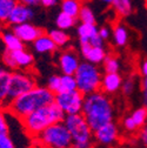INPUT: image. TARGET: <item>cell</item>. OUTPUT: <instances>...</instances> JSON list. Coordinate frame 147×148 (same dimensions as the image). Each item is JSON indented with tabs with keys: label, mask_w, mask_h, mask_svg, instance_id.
Returning <instances> with one entry per match:
<instances>
[{
	"label": "cell",
	"mask_w": 147,
	"mask_h": 148,
	"mask_svg": "<svg viewBox=\"0 0 147 148\" xmlns=\"http://www.w3.org/2000/svg\"><path fill=\"white\" fill-rule=\"evenodd\" d=\"M54 99H56V94L47 86H35L31 90L11 100L6 105V108L15 118L23 120L34 110L54 102Z\"/></svg>",
	"instance_id": "cell-1"
},
{
	"label": "cell",
	"mask_w": 147,
	"mask_h": 148,
	"mask_svg": "<svg viewBox=\"0 0 147 148\" xmlns=\"http://www.w3.org/2000/svg\"><path fill=\"white\" fill-rule=\"evenodd\" d=\"M81 113L94 132L105 123L113 121L114 107L111 99L108 98V94L97 90L94 93L85 95Z\"/></svg>",
	"instance_id": "cell-2"
},
{
	"label": "cell",
	"mask_w": 147,
	"mask_h": 148,
	"mask_svg": "<svg viewBox=\"0 0 147 148\" xmlns=\"http://www.w3.org/2000/svg\"><path fill=\"white\" fill-rule=\"evenodd\" d=\"M65 116L66 114L64 113V110L56 102H52L28 114L21 120V122L25 132L30 136L35 138L48 126L59 121H64Z\"/></svg>",
	"instance_id": "cell-3"
},
{
	"label": "cell",
	"mask_w": 147,
	"mask_h": 148,
	"mask_svg": "<svg viewBox=\"0 0 147 148\" xmlns=\"http://www.w3.org/2000/svg\"><path fill=\"white\" fill-rule=\"evenodd\" d=\"M33 139L39 148H73L71 133L64 121L48 126Z\"/></svg>",
	"instance_id": "cell-4"
},
{
	"label": "cell",
	"mask_w": 147,
	"mask_h": 148,
	"mask_svg": "<svg viewBox=\"0 0 147 148\" xmlns=\"http://www.w3.org/2000/svg\"><path fill=\"white\" fill-rule=\"evenodd\" d=\"M64 122L71 133L73 148H93L94 132L82 113L66 115Z\"/></svg>",
	"instance_id": "cell-5"
},
{
	"label": "cell",
	"mask_w": 147,
	"mask_h": 148,
	"mask_svg": "<svg viewBox=\"0 0 147 148\" xmlns=\"http://www.w3.org/2000/svg\"><path fill=\"white\" fill-rule=\"evenodd\" d=\"M74 77L77 80V87L84 95L100 90L102 73L98 65L88 61L80 62Z\"/></svg>",
	"instance_id": "cell-6"
},
{
	"label": "cell",
	"mask_w": 147,
	"mask_h": 148,
	"mask_svg": "<svg viewBox=\"0 0 147 148\" xmlns=\"http://www.w3.org/2000/svg\"><path fill=\"white\" fill-rule=\"evenodd\" d=\"M84 99L85 95L81 93L79 89L74 90H67V92H61V93L56 94V102L66 115L69 114H78L81 113L82 106H84Z\"/></svg>",
	"instance_id": "cell-7"
},
{
	"label": "cell",
	"mask_w": 147,
	"mask_h": 148,
	"mask_svg": "<svg viewBox=\"0 0 147 148\" xmlns=\"http://www.w3.org/2000/svg\"><path fill=\"white\" fill-rule=\"evenodd\" d=\"M36 86L35 79L31 73L26 71H16L12 72L10 90H8V102L19 95L26 93ZM7 102V103H8Z\"/></svg>",
	"instance_id": "cell-8"
},
{
	"label": "cell",
	"mask_w": 147,
	"mask_h": 148,
	"mask_svg": "<svg viewBox=\"0 0 147 148\" xmlns=\"http://www.w3.org/2000/svg\"><path fill=\"white\" fill-rule=\"evenodd\" d=\"M119 136H120L119 127L113 121L105 123L104 126L99 127L97 131H94V140L105 147L112 146L115 142H118Z\"/></svg>",
	"instance_id": "cell-9"
},
{
	"label": "cell",
	"mask_w": 147,
	"mask_h": 148,
	"mask_svg": "<svg viewBox=\"0 0 147 148\" xmlns=\"http://www.w3.org/2000/svg\"><path fill=\"white\" fill-rule=\"evenodd\" d=\"M80 44H91L93 46H104V39L99 35V29L95 24L81 23L77 29Z\"/></svg>",
	"instance_id": "cell-10"
},
{
	"label": "cell",
	"mask_w": 147,
	"mask_h": 148,
	"mask_svg": "<svg viewBox=\"0 0 147 148\" xmlns=\"http://www.w3.org/2000/svg\"><path fill=\"white\" fill-rule=\"evenodd\" d=\"M80 65L79 55L74 49H65L60 53L58 58V66L63 74L74 75Z\"/></svg>",
	"instance_id": "cell-11"
},
{
	"label": "cell",
	"mask_w": 147,
	"mask_h": 148,
	"mask_svg": "<svg viewBox=\"0 0 147 148\" xmlns=\"http://www.w3.org/2000/svg\"><path fill=\"white\" fill-rule=\"evenodd\" d=\"M12 31L19 36L23 42H32V44L34 40L38 39L41 34H44V31L40 27L31 24L30 21L13 26Z\"/></svg>",
	"instance_id": "cell-12"
},
{
	"label": "cell",
	"mask_w": 147,
	"mask_h": 148,
	"mask_svg": "<svg viewBox=\"0 0 147 148\" xmlns=\"http://www.w3.org/2000/svg\"><path fill=\"white\" fill-rule=\"evenodd\" d=\"M80 53L85 61L95 65L102 64L108 54L104 46H93L91 44H80Z\"/></svg>",
	"instance_id": "cell-13"
},
{
	"label": "cell",
	"mask_w": 147,
	"mask_h": 148,
	"mask_svg": "<svg viewBox=\"0 0 147 148\" xmlns=\"http://www.w3.org/2000/svg\"><path fill=\"white\" fill-rule=\"evenodd\" d=\"M33 16H34V12L30 6L18 3L15 5V7L13 8V11L11 12L7 23L11 26H15V25H19V24L31 21L33 19Z\"/></svg>",
	"instance_id": "cell-14"
},
{
	"label": "cell",
	"mask_w": 147,
	"mask_h": 148,
	"mask_svg": "<svg viewBox=\"0 0 147 148\" xmlns=\"http://www.w3.org/2000/svg\"><path fill=\"white\" fill-rule=\"evenodd\" d=\"M122 78L119 73H105L102 74L100 90L106 94H114L121 89Z\"/></svg>",
	"instance_id": "cell-15"
},
{
	"label": "cell",
	"mask_w": 147,
	"mask_h": 148,
	"mask_svg": "<svg viewBox=\"0 0 147 148\" xmlns=\"http://www.w3.org/2000/svg\"><path fill=\"white\" fill-rule=\"evenodd\" d=\"M12 55L14 58V61H15L18 69L27 71V69L32 68L33 62H34V58H33V55L28 51H26L25 48L12 52Z\"/></svg>",
	"instance_id": "cell-16"
},
{
	"label": "cell",
	"mask_w": 147,
	"mask_h": 148,
	"mask_svg": "<svg viewBox=\"0 0 147 148\" xmlns=\"http://www.w3.org/2000/svg\"><path fill=\"white\" fill-rule=\"evenodd\" d=\"M0 38H1V41H3L6 51L14 52V51L24 48V42L20 40V38L13 31H5L4 29L1 33H0Z\"/></svg>",
	"instance_id": "cell-17"
},
{
	"label": "cell",
	"mask_w": 147,
	"mask_h": 148,
	"mask_svg": "<svg viewBox=\"0 0 147 148\" xmlns=\"http://www.w3.org/2000/svg\"><path fill=\"white\" fill-rule=\"evenodd\" d=\"M12 72L6 67H0V102L7 105L8 102V90L11 82Z\"/></svg>",
	"instance_id": "cell-18"
},
{
	"label": "cell",
	"mask_w": 147,
	"mask_h": 148,
	"mask_svg": "<svg viewBox=\"0 0 147 148\" xmlns=\"http://www.w3.org/2000/svg\"><path fill=\"white\" fill-rule=\"evenodd\" d=\"M33 48L36 53L46 54V53H53L58 47L52 40V38L48 34H41L36 40L33 41Z\"/></svg>",
	"instance_id": "cell-19"
},
{
	"label": "cell",
	"mask_w": 147,
	"mask_h": 148,
	"mask_svg": "<svg viewBox=\"0 0 147 148\" xmlns=\"http://www.w3.org/2000/svg\"><path fill=\"white\" fill-rule=\"evenodd\" d=\"M112 39L117 47H125L130 39V33H128L127 27L122 24H115L112 29Z\"/></svg>",
	"instance_id": "cell-20"
},
{
	"label": "cell",
	"mask_w": 147,
	"mask_h": 148,
	"mask_svg": "<svg viewBox=\"0 0 147 148\" xmlns=\"http://www.w3.org/2000/svg\"><path fill=\"white\" fill-rule=\"evenodd\" d=\"M82 5H84L82 0H61L60 1L61 12H64L71 16H74V18L79 16Z\"/></svg>",
	"instance_id": "cell-21"
},
{
	"label": "cell",
	"mask_w": 147,
	"mask_h": 148,
	"mask_svg": "<svg viewBox=\"0 0 147 148\" xmlns=\"http://www.w3.org/2000/svg\"><path fill=\"white\" fill-rule=\"evenodd\" d=\"M111 6L114 13L120 18H126L133 12L131 0H113Z\"/></svg>",
	"instance_id": "cell-22"
},
{
	"label": "cell",
	"mask_w": 147,
	"mask_h": 148,
	"mask_svg": "<svg viewBox=\"0 0 147 148\" xmlns=\"http://www.w3.org/2000/svg\"><path fill=\"white\" fill-rule=\"evenodd\" d=\"M76 21H77V18L71 16V15L64 13V12H60V13L57 15L56 25H57V27L60 28V29L68 31V29H71V28L74 27Z\"/></svg>",
	"instance_id": "cell-23"
},
{
	"label": "cell",
	"mask_w": 147,
	"mask_h": 148,
	"mask_svg": "<svg viewBox=\"0 0 147 148\" xmlns=\"http://www.w3.org/2000/svg\"><path fill=\"white\" fill-rule=\"evenodd\" d=\"M104 71L105 73H119L120 67H121V62L119 60L118 57L113 54H107V57L105 58L104 62Z\"/></svg>",
	"instance_id": "cell-24"
},
{
	"label": "cell",
	"mask_w": 147,
	"mask_h": 148,
	"mask_svg": "<svg viewBox=\"0 0 147 148\" xmlns=\"http://www.w3.org/2000/svg\"><path fill=\"white\" fill-rule=\"evenodd\" d=\"M48 35L52 38L54 44L57 45V47H65L69 41V35L67 34V32L64 29H60V28L52 29L48 33Z\"/></svg>",
	"instance_id": "cell-25"
},
{
	"label": "cell",
	"mask_w": 147,
	"mask_h": 148,
	"mask_svg": "<svg viewBox=\"0 0 147 148\" xmlns=\"http://www.w3.org/2000/svg\"><path fill=\"white\" fill-rule=\"evenodd\" d=\"M18 3V0H0V21L7 23L11 12Z\"/></svg>",
	"instance_id": "cell-26"
},
{
	"label": "cell",
	"mask_w": 147,
	"mask_h": 148,
	"mask_svg": "<svg viewBox=\"0 0 147 148\" xmlns=\"http://www.w3.org/2000/svg\"><path fill=\"white\" fill-rule=\"evenodd\" d=\"M130 115L133 119V121L135 122V125L138 126V128L140 129L141 127H144L147 123V107L137 108Z\"/></svg>",
	"instance_id": "cell-27"
},
{
	"label": "cell",
	"mask_w": 147,
	"mask_h": 148,
	"mask_svg": "<svg viewBox=\"0 0 147 148\" xmlns=\"http://www.w3.org/2000/svg\"><path fill=\"white\" fill-rule=\"evenodd\" d=\"M60 81H61V92L78 89L77 80H76L74 75H69V74H61V75H60ZM61 92H60V93H61Z\"/></svg>",
	"instance_id": "cell-28"
},
{
	"label": "cell",
	"mask_w": 147,
	"mask_h": 148,
	"mask_svg": "<svg viewBox=\"0 0 147 148\" xmlns=\"http://www.w3.org/2000/svg\"><path fill=\"white\" fill-rule=\"evenodd\" d=\"M78 18L84 24H95V14L88 5H82Z\"/></svg>",
	"instance_id": "cell-29"
},
{
	"label": "cell",
	"mask_w": 147,
	"mask_h": 148,
	"mask_svg": "<svg viewBox=\"0 0 147 148\" xmlns=\"http://www.w3.org/2000/svg\"><path fill=\"white\" fill-rule=\"evenodd\" d=\"M47 87L53 92L54 94H58L61 92V81L60 75H52L47 80Z\"/></svg>",
	"instance_id": "cell-30"
},
{
	"label": "cell",
	"mask_w": 147,
	"mask_h": 148,
	"mask_svg": "<svg viewBox=\"0 0 147 148\" xmlns=\"http://www.w3.org/2000/svg\"><path fill=\"white\" fill-rule=\"evenodd\" d=\"M135 88V79L133 77L127 78L126 80H122V85H121V90L125 95H131Z\"/></svg>",
	"instance_id": "cell-31"
},
{
	"label": "cell",
	"mask_w": 147,
	"mask_h": 148,
	"mask_svg": "<svg viewBox=\"0 0 147 148\" xmlns=\"http://www.w3.org/2000/svg\"><path fill=\"white\" fill-rule=\"evenodd\" d=\"M3 62H4V66L6 68H8L10 71L18 69L16 68V65H15V61H14V58H13V55H12V52H10V51H6L5 54L3 55Z\"/></svg>",
	"instance_id": "cell-32"
},
{
	"label": "cell",
	"mask_w": 147,
	"mask_h": 148,
	"mask_svg": "<svg viewBox=\"0 0 147 148\" xmlns=\"http://www.w3.org/2000/svg\"><path fill=\"white\" fill-rule=\"evenodd\" d=\"M122 127L126 132L128 133H134L138 131V126L135 125V122L133 121V119L131 118V115H128V116H125L124 120H122Z\"/></svg>",
	"instance_id": "cell-33"
},
{
	"label": "cell",
	"mask_w": 147,
	"mask_h": 148,
	"mask_svg": "<svg viewBox=\"0 0 147 148\" xmlns=\"http://www.w3.org/2000/svg\"><path fill=\"white\" fill-rule=\"evenodd\" d=\"M0 148H15L14 142L8 135V133L0 134Z\"/></svg>",
	"instance_id": "cell-34"
},
{
	"label": "cell",
	"mask_w": 147,
	"mask_h": 148,
	"mask_svg": "<svg viewBox=\"0 0 147 148\" xmlns=\"http://www.w3.org/2000/svg\"><path fill=\"white\" fill-rule=\"evenodd\" d=\"M8 122L5 116V113L3 112V109L0 108V134L8 133Z\"/></svg>",
	"instance_id": "cell-35"
},
{
	"label": "cell",
	"mask_w": 147,
	"mask_h": 148,
	"mask_svg": "<svg viewBox=\"0 0 147 148\" xmlns=\"http://www.w3.org/2000/svg\"><path fill=\"white\" fill-rule=\"evenodd\" d=\"M139 139L141 141V143L147 147V123L140 128V132H139Z\"/></svg>",
	"instance_id": "cell-36"
},
{
	"label": "cell",
	"mask_w": 147,
	"mask_h": 148,
	"mask_svg": "<svg viewBox=\"0 0 147 148\" xmlns=\"http://www.w3.org/2000/svg\"><path fill=\"white\" fill-rule=\"evenodd\" d=\"M99 35L104 40H107V39H109V36L112 35V32L109 31L108 27H101V28H99Z\"/></svg>",
	"instance_id": "cell-37"
},
{
	"label": "cell",
	"mask_w": 147,
	"mask_h": 148,
	"mask_svg": "<svg viewBox=\"0 0 147 148\" xmlns=\"http://www.w3.org/2000/svg\"><path fill=\"white\" fill-rule=\"evenodd\" d=\"M20 4H24L26 6H30V7H34V6H38L41 0H18Z\"/></svg>",
	"instance_id": "cell-38"
},
{
	"label": "cell",
	"mask_w": 147,
	"mask_h": 148,
	"mask_svg": "<svg viewBox=\"0 0 147 148\" xmlns=\"http://www.w3.org/2000/svg\"><path fill=\"white\" fill-rule=\"evenodd\" d=\"M44 7H53L58 4V0H41L40 3Z\"/></svg>",
	"instance_id": "cell-39"
},
{
	"label": "cell",
	"mask_w": 147,
	"mask_h": 148,
	"mask_svg": "<svg viewBox=\"0 0 147 148\" xmlns=\"http://www.w3.org/2000/svg\"><path fill=\"white\" fill-rule=\"evenodd\" d=\"M140 73H141L142 77L147 75V59L141 61V64H140Z\"/></svg>",
	"instance_id": "cell-40"
},
{
	"label": "cell",
	"mask_w": 147,
	"mask_h": 148,
	"mask_svg": "<svg viewBox=\"0 0 147 148\" xmlns=\"http://www.w3.org/2000/svg\"><path fill=\"white\" fill-rule=\"evenodd\" d=\"M140 85H141V88L142 89H147V75H144L141 81H140Z\"/></svg>",
	"instance_id": "cell-41"
},
{
	"label": "cell",
	"mask_w": 147,
	"mask_h": 148,
	"mask_svg": "<svg viewBox=\"0 0 147 148\" xmlns=\"http://www.w3.org/2000/svg\"><path fill=\"white\" fill-rule=\"evenodd\" d=\"M142 102L145 106H147V89H142Z\"/></svg>",
	"instance_id": "cell-42"
},
{
	"label": "cell",
	"mask_w": 147,
	"mask_h": 148,
	"mask_svg": "<svg viewBox=\"0 0 147 148\" xmlns=\"http://www.w3.org/2000/svg\"><path fill=\"white\" fill-rule=\"evenodd\" d=\"M99 1H100L101 4H104V5H112L113 0H99Z\"/></svg>",
	"instance_id": "cell-43"
},
{
	"label": "cell",
	"mask_w": 147,
	"mask_h": 148,
	"mask_svg": "<svg viewBox=\"0 0 147 148\" xmlns=\"http://www.w3.org/2000/svg\"><path fill=\"white\" fill-rule=\"evenodd\" d=\"M3 31H4V23L0 21V33H1Z\"/></svg>",
	"instance_id": "cell-44"
},
{
	"label": "cell",
	"mask_w": 147,
	"mask_h": 148,
	"mask_svg": "<svg viewBox=\"0 0 147 148\" xmlns=\"http://www.w3.org/2000/svg\"><path fill=\"white\" fill-rule=\"evenodd\" d=\"M146 6H147V0H146Z\"/></svg>",
	"instance_id": "cell-45"
},
{
	"label": "cell",
	"mask_w": 147,
	"mask_h": 148,
	"mask_svg": "<svg viewBox=\"0 0 147 148\" xmlns=\"http://www.w3.org/2000/svg\"><path fill=\"white\" fill-rule=\"evenodd\" d=\"M0 107H1V102H0Z\"/></svg>",
	"instance_id": "cell-46"
},
{
	"label": "cell",
	"mask_w": 147,
	"mask_h": 148,
	"mask_svg": "<svg viewBox=\"0 0 147 148\" xmlns=\"http://www.w3.org/2000/svg\"><path fill=\"white\" fill-rule=\"evenodd\" d=\"M146 107H147V106H146Z\"/></svg>",
	"instance_id": "cell-47"
}]
</instances>
